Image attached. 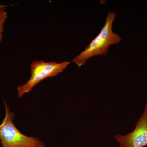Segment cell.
<instances>
[{
    "mask_svg": "<svg viewBox=\"0 0 147 147\" xmlns=\"http://www.w3.org/2000/svg\"><path fill=\"white\" fill-rule=\"evenodd\" d=\"M116 13L109 11L104 26L99 34L93 40L84 51L74 58L71 62L80 67L86 64L90 58L96 56H105L110 45L119 43L121 38L113 32L112 26Z\"/></svg>",
    "mask_w": 147,
    "mask_h": 147,
    "instance_id": "6da1fadb",
    "label": "cell"
},
{
    "mask_svg": "<svg viewBox=\"0 0 147 147\" xmlns=\"http://www.w3.org/2000/svg\"><path fill=\"white\" fill-rule=\"evenodd\" d=\"M5 114L0 124V144L1 147H46L44 142L36 137L27 136L19 131L14 124V113L4 101Z\"/></svg>",
    "mask_w": 147,
    "mask_h": 147,
    "instance_id": "7a4b0ae2",
    "label": "cell"
},
{
    "mask_svg": "<svg viewBox=\"0 0 147 147\" xmlns=\"http://www.w3.org/2000/svg\"><path fill=\"white\" fill-rule=\"evenodd\" d=\"M70 62L64 61L60 63L43 60L33 61L30 66L31 76L25 84L17 88L18 97H23L33 89L37 84L44 79L57 76L68 66Z\"/></svg>",
    "mask_w": 147,
    "mask_h": 147,
    "instance_id": "3957f363",
    "label": "cell"
},
{
    "mask_svg": "<svg viewBox=\"0 0 147 147\" xmlns=\"http://www.w3.org/2000/svg\"><path fill=\"white\" fill-rule=\"evenodd\" d=\"M119 147H144L147 146V102L134 130L125 134L115 136Z\"/></svg>",
    "mask_w": 147,
    "mask_h": 147,
    "instance_id": "277c9868",
    "label": "cell"
},
{
    "mask_svg": "<svg viewBox=\"0 0 147 147\" xmlns=\"http://www.w3.org/2000/svg\"><path fill=\"white\" fill-rule=\"evenodd\" d=\"M7 17V13L6 11L5 6L0 4V42L3 38L5 22Z\"/></svg>",
    "mask_w": 147,
    "mask_h": 147,
    "instance_id": "5b68a950",
    "label": "cell"
}]
</instances>
